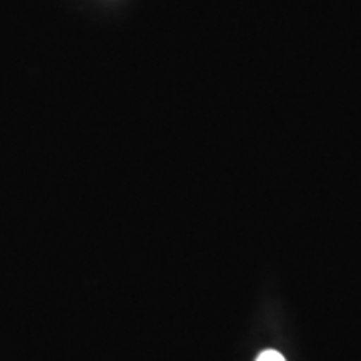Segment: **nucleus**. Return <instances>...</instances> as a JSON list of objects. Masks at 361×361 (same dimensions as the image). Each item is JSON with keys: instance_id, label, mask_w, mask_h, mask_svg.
<instances>
[{"instance_id": "f257e3e1", "label": "nucleus", "mask_w": 361, "mask_h": 361, "mask_svg": "<svg viewBox=\"0 0 361 361\" xmlns=\"http://www.w3.org/2000/svg\"><path fill=\"white\" fill-rule=\"evenodd\" d=\"M256 361H284V358H283L281 353H278V351L266 350L258 356V360H256Z\"/></svg>"}]
</instances>
